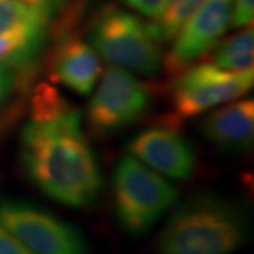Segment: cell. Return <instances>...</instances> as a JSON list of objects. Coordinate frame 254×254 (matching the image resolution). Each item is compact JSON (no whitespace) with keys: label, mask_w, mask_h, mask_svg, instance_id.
<instances>
[{"label":"cell","mask_w":254,"mask_h":254,"mask_svg":"<svg viewBox=\"0 0 254 254\" xmlns=\"http://www.w3.org/2000/svg\"><path fill=\"white\" fill-rule=\"evenodd\" d=\"M254 71L232 72L213 64L190 66L171 85V105L177 118L198 116L206 110L239 99L253 86Z\"/></svg>","instance_id":"obj_6"},{"label":"cell","mask_w":254,"mask_h":254,"mask_svg":"<svg viewBox=\"0 0 254 254\" xmlns=\"http://www.w3.org/2000/svg\"><path fill=\"white\" fill-rule=\"evenodd\" d=\"M11 85H13L11 69L6 64L0 63V105L3 103V100L6 99V96L9 95Z\"/></svg>","instance_id":"obj_19"},{"label":"cell","mask_w":254,"mask_h":254,"mask_svg":"<svg viewBox=\"0 0 254 254\" xmlns=\"http://www.w3.org/2000/svg\"><path fill=\"white\" fill-rule=\"evenodd\" d=\"M23 165L47 196L71 208L91 205L102 188L98 158L83 136L81 113L55 92L37 96L21 133Z\"/></svg>","instance_id":"obj_1"},{"label":"cell","mask_w":254,"mask_h":254,"mask_svg":"<svg viewBox=\"0 0 254 254\" xmlns=\"http://www.w3.org/2000/svg\"><path fill=\"white\" fill-rule=\"evenodd\" d=\"M254 34L253 27H246L243 31L225 40L213 54V65L225 71L243 72L253 69Z\"/></svg>","instance_id":"obj_13"},{"label":"cell","mask_w":254,"mask_h":254,"mask_svg":"<svg viewBox=\"0 0 254 254\" xmlns=\"http://www.w3.org/2000/svg\"><path fill=\"white\" fill-rule=\"evenodd\" d=\"M50 10L43 4H27L18 0H0V34L13 28L46 21Z\"/></svg>","instance_id":"obj_15"},{"label":"cell","mask_w":254,"mask_h":254,"mask_svg":"<svg viewBox=\"0 0 254 254\" xmlns=\"http://www.w3.org/2000/svg\"><path fill=\"white\" fill-rule=\"evenodd\" d=\"M254 17V0H233L230 13V26L242 28L252 26Z\"/></svg>","instance_id":"obj_16"},{"label":"cell","mask_w":254,"mask_h":254,"mask_svg":"<svg viewBox=\"0 0 254 254\" xmlns=\"http://www.w3.org/2000/svg\"><path fill=\"white\" fill-rule=\"evenodd\" d=\"M18 1L27 3V4H40L41 3V0H18Z\"/></svg>","instance_id":"obj_20"},{"label":"cell","mask_w":254,"mask_h":254,"mask_svg":"<svg viewBox=\"0 0 254 254\" xmlns=\"http://www.w3.org/2000/svg\"><path fill=\"white\" fill-rule=\"evenodd\" d=\"M53 79L79 95L91 93L102 75L99 54L79 38H66L55 48L50 61Z\"/></svg>","instance_id":"obj_10"},{"label":"cell","mask_w":254,"mask_h":254,"mask_svg":"<svg viewBox=\"0 0 254 254\" xmlns=\"http://www.w3.org/2000/svg\"><path fill=\"white\" fill-rule=\"evenodd\" d=\"M233 0H203L174 38L171 51L163 60L168 75L177 76L209 53L230 23Z\"/></svg>","instance_id":"obj_8"},{"label":"cell","mask_w":254,"mask_h":254,"mask_svg":"<svg viewBox=\"0 0 254 254\" xmlns=\"http://www.w3.org/2000/svg\"><path fill=\"white\" fill-rule=\"evenodd\" d=\"M0 254H31L14 235L0 225Z\"/></svg>","instance_id":"obj_18"},{"label":"cell","mask_w":254,"mask_h":254,"mask_svg":"<svg viewBox=\"0 0 254 254\" xmlns=\"http://www.w3.org/2000/svg\"><path fill=\"white\" fill-rule=\"evenodd\" d=\"M203 0H170L164 11L147 27L157 43H167L175 38L190 16Z\"/></svg>","instance_id":"obj_14"},{"label":"cell","mask_w":254,"mask_h":254,"mask_svg":"<svg viewBox=\"0 0 254 254\" xmlns=\"http://www.w3.org/2000/svg\"><path fill=\"white\" fill-rule=\"evenodd\" d=\"M199 128L208 141L222 150L249 148L254 134L253 99L237 100L210 113L200 122Z\"/></svg>","instance_id":"obj_11"},{"label":"cell","mask_w":254,"mask_h":254,"mask_svg":"<svg viewBox=\"0 0 254 254\" xmlns=\"http://www.w3.org/2000/svg\"><path fill=\"white\" fill-rule=\"evenodd\" d=\"M130 155L173 180H188L196 168V155L190 141L173 127H151L134 137Z\"/></svg>","instance_id":"obj_9"},{"label":"cell","mask_w":254,"mask_h":254,"mask_svg":"<svg viewBox=\"0 0 254 254\" xmlns=\"http://www.w3.org/2000/svg\"><path fill=\"white\" fill-rule=\"evenodd\" d=\"M170 0H126L127 6L150 18H157L167 7Z\"/></svg>","instance_id":"obj_17"},{"label":"cell","mask_w":254,"mask_h":254,"mask_svg":"<svg viewBox=\"0 0 254 254\" xmlns=\"http://www.w3.org/2000/svg\"><path fill=\"white\" fill-rule=\"evenodd\" d=\"M0 225L31 254H91L79 229L27 202H0Z\"/></svg>","instance_id":"obj_5"},{"label":"cell","mask_w":254,"mask_h":254,"mask_svg":"<svg viewBox=\"0 0 254 254\" xmlns=\"http://www.w3.org/2000/svg\"><path fill=\"white\" fill-rule=\"evenodd\" d=\"M92 47L112 65L145 76L157 75L163 65L158 43L147 24L119 9L103 13L91 33Z\"/></svg>","instance_id":"obj_4"},{"label":"cell","mask_w":254,"mask_h":254,"mask_svg":"<svg viewBox=\"0 0 254 254\" xmlns=\"http://www.w3.org/2000/svg\"><path fill=\"white\" fill-rule=\"evenodd\" d=\"M98 82L88 108V120L95 131H116L144 115L150 91L130 71L110 65Z\"/></svg>","instance_id":"obj_7"},{"label":"cell","mask_w":254,"mask_h":254,"mask_svg":"<svg viewBox=\"0 0 254 254\" xmlns=\"http://www.w3.org/2000/svg\"><path fill=\"white\" fill-rule=\"evenodd\" d=\"M249 220L235 203L215 195L185 200L157 240L158 254H232L249 240Z\"/></svg>","instance_id":"obj_2"},{"label":"cell","mask_w":254,"mask_h":254,"mask_svg":"<svg viewBox=\"0 0 254 254\" xmlns=\"http://www.w3.org/2000/svg\"><path fill=\"white\" fill-rule=\"evenodd\" d=\"M46 21L23 24L0 34V63L24 65L34 60L43 44Z\"/></svg>","instance_id":"obj_12"},{"label":"cell","mask_w":254,"mask_h":254,"mask_svg":"<svg viewBox=\"0 0 254 254\" xmlns=\"http://www.w3.org/2000/svg\"><path fill=\"white\" fill-rule=\"evenodd\" d=\"M177 199L178 190L136 157L127 154L119 161L113 175V206L126 233H147Z\"/></svg>","instance_id":"obj_3"}]
</instances>
